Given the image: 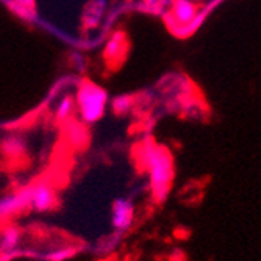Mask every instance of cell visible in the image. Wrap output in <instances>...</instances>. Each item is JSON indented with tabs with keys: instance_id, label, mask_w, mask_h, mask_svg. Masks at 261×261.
Segmentation results:
<instances>
[{
	"instance_id": "cell-1",
	"label": "cell",
	"mask_w": 261,
	"mask_h": 261,
	"mask_svg": "<svg viewBox=\"0 0 261 261\" xmlns=\"http://www.w3.org/2000/svg\"><path fill=\"white\" fill-rule=\"evenodd\" d=\"M138 164L149 177L150 194L156 203H164L171 194L174 183V158L168 147L160 146L153 139H146L136 150Z\"/></svg>"
},
{
	"instance_id": "cell-2",
	"label": "cell",
	"mask_w": 261,
	"mask_h": 261,
	"mask_svg": "<svg viewBox=\"0 0 261 261\" xmlns=\"http://www.w3.org/2000/svg\"><path fill=\"white\" fill-rule=\"evenodd\" d=\"M108 92L91 80H82L75 94V105L80 121L86 125L99 122L108 107Z\"/></svg>"
},
{
	"instance_id": "cell-3",
	"label": "cell",
	"mask_w": 261,
	"mask_h": 261,
	"mask_svg": "<svg viewBox=\"0 0 261 261\" xmlns=\"http://www.w3.org/2000/svg\"><path fill=\"white\" fill-rule=\"evenodd\" d=\"M166 7H168L166 22L172 29L186 30L193 25L199 16V7L194 0H171Z\"/></svg>"
},
{
	"instance_id": "cell-4",
	"label": "cell",
	"mask_w": 261,
	"mask_h": 261,
	"mask_svg": "<svg viewBox=\"0 0 261 261\" xmlns=\"http://www.w3.org/2000/svg\"><path fill=\"white\" fill-rule=\"evenodd\" d=\"M135 221V205L130 199L119 197L113 202L111 206V225L113 230L119 234H125Z\"/></svg>"
},
{
	"instance_id": "cell-5",
	"label": "cell",
	"mask_w": 261,
	"mask_h": 261,
	"mask_svg": "<svg viewBox=\"0 0 261 261\" xmlns=\"http://www.w3.org/2000/svg\"><path fill=\"white\" fill-rule=\"evenodd\" d=\"M30 208V191L29 188L19 189L0 197V221H7L19 213Z\"/></svg>"
},
{
	"instance_id": "cell-6",
	"label": "cell",
	"mask_w": 261,
	"mask_h": 261,
	"mask_svg": "<svg viewBox=\"0 0 261 261\" xmlns=\"http://www.w3.org/2000/svg\"><path fill=\"white\" fill-rule=\"evenodd\" d=\"M30 191V208L38 213H45L57 205V194L50 183L38 181L29 186Z\"/></svg>"
},
{
	"instance_id": "cell-7",
	"label": "cell",
	"mask_w": 261,
	"mask_h": 261,
	"mask_svg": "<svg viewBox=\"0 0 261 261\" xmlns=\"http://www.w3.org/2000/svg\"><path fill=\"white\" fill-rule=\"evenodd\" d=\"M127 52H128V39H127L125 32H122V30L113 32L105 44V49H103V57H105L107 63L110 66L121 64L125 60Z\"/></svg>"
},
{
	"instance_id": "cell-8",
	"label": "cell",
	"mask_w": 261,
	"mask_h": 261,
	"mask_svg": "<svg viewBox=\"0 0 261 261\" xmlns=\"http://www.w3.org/2000/svg\"><path fill=\"white\" fill-rule=\"evenodd\" d=\"M22 241V231L17 225L7 224L0 228V259L5 261L14 256Z\"/></svg>"
},
{
	"instance_id": "cell-9",
	"label": "cell",
	"mask_w": 261,
	"mask_h": 261,
	"mask_svg": "<svg viewBox=\"0 0 261 261\" xmlns=\"http://www.w3.org/2000/svg\"><path fill=\"white\" fill-rule=\"evenodd\" d=\"M0 152L7 160H22L29 153V142L22 135H8L0 142Z\"/></svg>"
},
{
	"instance_id": "cell-10",
	"label": "cell",
	"mask_w": 261,
	"mask_h": 261,
	"mask_svg": "<svg viewBox=\"0 0 261 261\" xmlns=\"http://www.w3.org/2000/svg\"><path fill=\"white\" fill-rule=\"evenodd\" d=\"M107 11V0H89L83 10L82 22L86 30L97 29Z\"/></svg>"
},
{
	"instance_id": "cell-11",
	"label": "cell",
	"mask_w": 261,
	"mask_h": 261,
	"mask_svg": "<svg viewBox=\"0 0 261 261\" xmlns=\"http://www.w3.org/2000/svg\"><path fill=\"white\" fill-rule=\"evenodd\" d=\"M64 135H66V139L69 141V144L77 149L85 147L89 141V133L86 128V124H83L82 121L67 119L66 127H64Z\"/></svg>"
},
{
	"instance_id": "cell-12",
	"label": "cell",
	"mask_w": 261,
	"mask_h": 261,
	"mask_svg": "<svg viewBox=\"0 0 261 261\" xmlns=\"http://www.w3.org/2000/svg\"><path fill=\"white\" fill-rule=\"evenodd\" d=\"M77 252L79 250L74 246H61L52 250H45L42 253H35V258L41 261H66L69 258H72Z\"/></svg>"
},
{
	"instance_id": "cell-13",
	"label": "cell",
	"mask_w": 261,
	"mask_h": 261,
	"mask_svg": "<svg viewBox=\"0 0 261 261\" xmlns=\"http://www.w3.org/2000/svg\"><path fill=\"white\" fill-rule=\"evenodd\" d=\"M10 8L20 17L27 20H36V4L35 0H10Z\"/></svg>"
},
{
	"instance_id": "cell-14",
	"label": "cell",
	"mask_w": 261,
	"mask_h": 261,
	"mask_svg": "<svg viewBox=\"0 0 261 261\" xmlns=\"http://www.w3.org/2000/svg\"><path fill=\"white\" fill-rule=\"evenodd\" d=\"M74 111H77L75 99L72 96H64L58 100V103L55 107V117L61 122H66L67 119L72 117Z\"/></svg>"
},
{
	"instance_id": "cell-15",
	"label": "cell",
	"mask_w": 261,
	"mask_h": 261,
	"mask_svg": "<svg viewBox=\"0 0 261 261\" xmlns=\"http://www.w3.org/2000/svg\"><path fill=\"white\" fill-rule=\"evenodd\" d=\"M133 105H135V97L130 96V94H122V96H117L111 102L113 111L116 114H119V116L130 113L132 108H133Z\"/></svg>"
},
{
	"instance_id": "cell-16",
	"label": "cell",
	"mask_w": 261,
	"mask_h": 261,
	"mask_svg": "<svg viewBox=\"0 0 261 261\" xmlns=\"http://www.w3.org/2000/svg\"><path fill=\"white\" fill-rule=\"evenodd\" d=\"M141 4L144 5L146 8H149V10L158 11V10H161L163 7L168 5V0H141Z\"/></svg>"
},
{
	"instance_id": "cell-17",
	"label": "cell",
	"mask_w": 261,
	"mask_h": 261,
	"mask_svg": "<svg viewBox=\"0 0 261 261\" xmlns=\"http://www.w3.org/2000/svg\"><path fill=\"white\" fill-rule=\"evenodd\" d=\"M72 61H75V63H72V64L80 70V72H83L85 67H86L83 55H82V54H79V52H74V54H72Z\"/></svg>"
},
{
	"instance_id": "cell-18",
	"label": "cell",
	"mask_w": 261,
	"mask_h": 261,
	"mask_svg": "<svg viewBox=\"0 0 261 261\" xmlns=\"http://www.w3.org/2000/svg\"><path fill=\"white\" fill-rule=\"evenodd\" d=\"M185 259H186V256L180 249H175L171 255V261H185Z\"/></svg>"
}]
</instances>
